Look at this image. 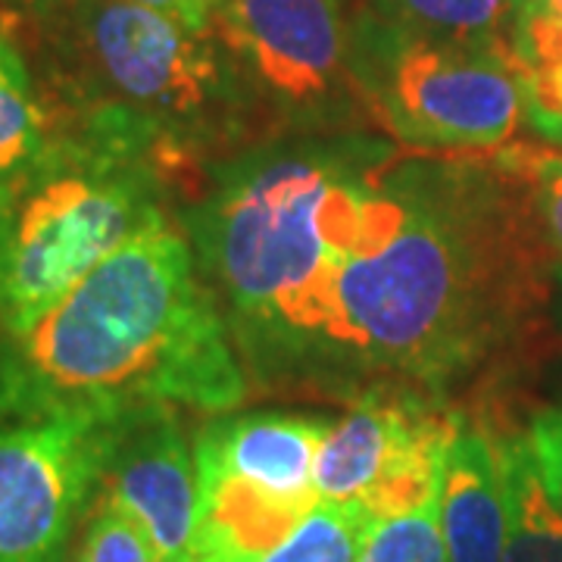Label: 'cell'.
Listing matches in <instances>:
<instances>
[{
	"mask_svg": "<svg viewBox=\"0 0 562 562\" xmlns=\"http://www.w3.org/2000/svg\"><path fill=\"white\" fill-rule=\"evenodd\" d=\"M557 291H560V316H562V266H557Z\"/></svg>",
	"mask_w": 562,
	"mask_h": 562,
	"instance_id": "obj_26",
	"label": "cell"
},
{
	"mask_svg": "<svg viewBox=\"0 0 562 562\" xmlns=\"http://www.w3.org/2000/svg\"><path fill=\"white\" fill-rule=\"evenodd\" d=\"M184 184L132 140L63 120L0 181V335L50 306L150 225L179 216Z\"/></svg>",
	"mask_w": 562,
	"mask_h": 562,
	"instance_id": "obj_5",
	"label": "cell"
},
{
	"mask_svg": "<svg viewBox=\"0 0 562 562\" xmlns=\"http://www.w3.org/2000/svg\"><path fill=\"white\" fill-rule=\"evenodd\" d=\"M310 509L313 506L284 501L238 475L198 469V525L191 550L210 562H260Z\"/></svg>",
	"mask_w": 562,
	"mask_h": 562,
	"instance_id": "obj_12",
	"label": "cell"
},
{
	"mask_svg": "<svg viewBox=\"0 0 562 562\" xmlns=\"http://www.w3.org/2000/svg\"><path fill=\"white\" fill-rule=\"evenodd\" d=\"M250 394L179 216L144 228L29 328L0 335V422L232 413Z\"/></svg>",
	"mask_w": 562,
	"mask_h": 562,
	"instance_id": "obj_2",
	"label": "cell"
},
{
	"mask_svg": "<svg viewBox=\"0 0 562 562\" xmlns=\"http://www.w3.org/2000/svg\"><path fill=\"white\" fill-rule=\"evenodd\" d=\"M372 525L360 503L319 501L260 562H360Z\"/></svg>",
	"mask_w": 562,
	"mask_h": 562,
	"instance_id": "obj_16",
	"label": "cell"
},
{
	"mask_svg": "<svg viewBox=\"0 0 562 562\" xmlns=\"http://www.w3.org/2000/svg\"><path fill=\"white\" fill-rule=\"evenodd\" d=\"M360 562H450L438 519V501L416 513L372 525Z\"/></svg>",
	"mask_w": 562,
	"mask_h": 562,
	"instance_id": "obj_18",
	"label": "cell"
},
{
	"mask_svg": "<svg viewBox=\"0 0 562 562\" xmlns=\"http://www.w3.org/2000/svg\"><path fill=\"white\" fill-rule=\"evenodd\" d=\"M47 3H50V0H3V7H10L13 13H20L22 20H32V16H38Z\"/></svg>",
	"mask_w": 562,
	"mask_h": 562,
	"instance_id": "obj_23",
	"label": "cell"
},
{
	"mask_svg": "<svg viewBox=\"0 0 562 562\" xmlns=\"http://www.w3.org/2000/svg\"><path fill=\"white\" fill-rule=\"evenodd\" d=\"M0 3H3V0H0Z\"/></svg>",
	"mask_w": 562,
	"mask_h": 562,
	"instance_id": "obj_27",
	"label": "cell"
},
{
	"mask_svg": "<svg viewBox=\"0 0 562 562\" xmlns=\"http://www.w3.org/2000/svg\"><path fill=\"white\" fill-rule=\"evenodd\" d=\"M353 79L369 120L419 154H484L525 120L513 47H472L353 20Z\"/></svg>",
	"mask_w": 562,
	"mask_h": 562,
	"instance_id": "obj_6",
	"label": "cell"
},
{
	"mask_svg": "<svg viewBox=\"0 0 562 562\" xmlns=\"http://www.w3.org/2000/svg\"><path fill=\"white\" fill-rule=\"evenodd\" d=\"M525 120L550 144H562V63L519 69Z\"/></svg>",
	"mask_w": 562,
	"mask_h": 562,
	"instance_id": "obj_20",
	"label": "cell"
},
{
	"mask_svg": "<svg viewBox=\"0 0 562 562\" xmlns=\"http://www.w3.org/2000/svg\"><path fill=\"white\" fill-rule=\"evenodd\" d=\"M379 135H272L210 162L179 206L250 391L328 401L331 244Z\"/></svg>",
	"mask_w": 562,
	"mask_h": 562,
	"instance_id": "obj_3",
	"label": "cell"
},
{
	"mask_svg": "<svg viewBox=\"0 0 562 562\" xmlns=\"http://www.w3.org/2000/svg\"><path fill=\"white\" fill-rule=\"evenodd\" d=\"M262 138L362 128L344 0H222L210 22Z\"/></svg>",
	"mask_w": 562,
	"mask_h": 562,
	"instance_id": "obj_7",
	"label": "cell"
},
{
	"mask_svg": "<svg viewBox=\"0 0 562 562\" xmlns=\"http://www.w3.org/2000/svg\"><path fill=\"white\" fill-rule=\"evenodd\" d=\"M29 22L57 116L144 147L188 198L210 162L262 138L213 29L135 0H50Z\"/></svg>",
	"mask_w": 562,
	"mask_h": 562,
	"instance_id": "obj_4",
	"label": "cell"
},
{
	"mask_svg": "<svg viewBox=\"0 0 562 562\" xmlns=\"http://www.w3.org/2000/svg\"><path fill=\"white\" fill-rule=\"evenodd\" d=\"M22 29L20 13L0 3V181L32 160L57 125V110L25 57Z\"/></svg>",
	"mask_w": 562,
	"mask_h": 562,
	"instance_id": "obj_14",
	"label": "cell"
},
{
	"mask_svg": "<svg viewBox=\"0 0 562 562\" xmlns=\"http://www.w3.org/2000/svg\"><path fill=\"white\" fill-rule=\"evenodd\" d=\"M331 422L303 413L216 416L194 435L198 469L228 472L284 501L316 506V457Z\"/></svg>",
	"mask_w": 562,
	"mask_h": 562,
	"instance_id": "obj_10",
	"label": "cell"
},
{
	"mask_svg": "<svg viewBox=\"0 0 562 562\" xmlns=\"http://www.w3.org/2000/svg\"><path fill=\"white\" fill-rule=\"evenodd\" d=\"M557 288L506 144L372 162L331 272L328 401L403 384L482 406L541 335Z\"/></svg>",
	"mask_w": 562,
	"mask_h": 562,
	"instance_id": "obj_1",
	"label": "cell"
},
{
	"mask_svg": "<svg viewBox=\"0 0 562 562\" xmlns=\"http://www.w3.org/2000/svg\"><path fill=\"white\" fill-rule=\"evenodd\" d=\"M66 562H160V557L140 525L98 494L81 516L79 541L69 547Z\"/></svg>",
	"mask_w": 562,
	"mask_h": 562,
	"instance_id": "obj_17",
	"label": "cell"
},
{
	"mask_svg": "<svg viewBox=\"0 0 562 562\" xmlns=\"http://www.w3.org/2000/svg\"><path fill=\"white\" fill-rule=\"evenodd\" d=\"M106 422H0V562H66L101 487Z\"/></svg>",
	"mask_w": 562,
	"mask_h": 562,
	"instance_id": "obj_8",
	"label": "cell"
},
{
	"mask_svg": "<svg viewBox=\"0 0 562 562\" xmlns=\"http://www.w3.org/2000/svg\"><path fill=\"white\" fill-rule=\"evenodd\" d=\"M181 406H140L106 422L98 494L140 525L157 557L191 550L198 525V462Z\"/></svg>",
	"mask_w": 562,
	"mask_h": 562,
	"instance_id": "obj_9",
	"label": "cell"
},
{
	"mask_svg": "<svg viewBox=\"0 0 562 562\" xmlns=\"http://www.w3.org/2000/svg\"><path fill=\"white\" fill-rule=\"evenodd\" d=\"M509 7H541L562 20V0H509Z\"/></svg>",
	"mask_w": 562,
	"mask_h": 562,
	"instance_id": "obj_24",
	"label": "cell"
},
{
	"mask_svg": "<svg viewBox=\"0 0 562 562\" xmlns=\"http://www.w3.org/2000/svg\"><path fill=\"white\" fill-rule=\"evenodd\" d=\"M438 519L450 562H503L509 513L501 447L491 422L472 406L443 460Z\"/></svg>",
	"mask_w": 562,
	"mask_h": 562,
	"instance_id": "obj_11",
	"label": "cell"
},
{
	"mask_svg": "<svg viewBox=\"0 0 562 562\" xmlns=\"http://www.w3.org/2000/svg\"><path fill=\"white\" fill-rule=\"evenodd\" d=\"M528 441L535 450L543 484L562 506V403L547 406L528 422Z\"/></svg>",
	"mask_w": 562,
	"mask_h": 562,
	"instance_id": "obj_21",
	"label": "cell"
},
{
	"mask_svg": "<svg viewBox=\"0 0 562 562\" xmlns=\"http://www.w3.org/2000/svg\"><path fill=\"white\" fill-rule=\"evenodd\" d=\"M506 154L528 181L543 241L550 247L557 266H562V154L541 144H522V140H509Z\"/></svg>",
	"mask_w": 562,
	"mask_h": 562,
	"instance_id": "obj_19",
	"label": "cell"
},
{
	"mask_svg": "<svg viewBox=\"0 0 562 562\" xmlns=\"http://www.w3.org/2000/svg\"><path fill=\"white\" fill-rule=\"evenodd\" d=\"M491 422L506 484V557L503 562H562V506L543 484L528 428L503 419V409H475Z\"/></svg>",
	"mask_w": 562,
	"mask_h": 562,
	"instance_id": "obj_13",
	"label": "cell"
},
{
	"mask_svg": "<svg viewBox=\"0 0 562 562\" xmlns=\"http://www.w3.org/2000/svg\"><path fill=\"white\" fill-rule=\"evenodd\" d=\"M135 3L150 7V10H160L166 16L191 25V29H210L213 13L220 10L222 0H135Z\"/></svg>",
	"mask_w": 562,
	"mask_h": 562,
	"instance_id": "obj_22",
	"label": "cell"
},
{
	"mask_svg": "<svg viewBox=\"0 0 562 562\" xmlns=\"http://www.w3.org/2000/svg\"><path fill=\"white\" fill-rule=\"evenodd\" d=\"M362 16L416 38L472 47L509 44V0H366Z\"/></svg>",
	"mask_w": 562,
	"mask_h": 562,
	"instance_id": "obj_15",
	"label": "cell"
},
{
	"mask_svg": "<svg viewBox=\"0 0 562 562\" xmlns=\"http://www.w3.org/2000/svg\"><path fill=\"white\" fill-rule=\"evenodd\" d=\"M160 562H210L206 557H201L198 550H184L179 557H169V560H160Z\"/></svg>",
	"mask_w": 562,
	"mask_h": 562,
	"instance_id": "obj_25",
	"label": "cell"
}]
</instances>
